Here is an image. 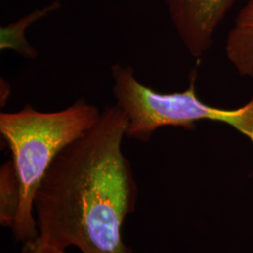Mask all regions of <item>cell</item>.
Segmentation results:
<instances>
[{
  "label": "cell",
  "instance_id": "cell-5",
  "mask_svg": "<svg viewBox=\"0 0 253 253\" xmlns=\"http://www.w3.org/2000/svg\"><path fill=\"white\" fill-rule=\"evenodd\" d=\"M225 51L237 73L253 80V0H249L236 16Z\"/></svg>",
  "mask_w": 253,
  "mask_h": 253
},
{
  "label": "cell",
  "instance_id": "cell-4",
  "mask_svg": "<svg viewBox=\"0 0 253 253\" xmlns=\"http://www.w3.org/2000/svg\"><path fill=\"white\" fill-rule=\"evenodd\" d=\"M235 0H165L172 25L191 56L210 50L213 36Z\"/></svg>",
  "mask_w": 253,
  "mask_h": 253
},
{
  "label": "cell",
  "instance_id": "cell-3",
  "mask_svg": "<svg viewBox=\"0 0 253 253\" xmlns=\"http://www.w3.org/2000/svg\"><path fill=\"white\" fill-rule=\"evenodd\" d=\"M111 73L117 105L126 118V137L146 142L160 127L192 129L198 121L209 120L233 126L253 144V99L236 109L217 108L205 103L196 94L195 70L190 74L189 87L174 93H161L143 84L129 66L114 64Z\"/></svg>",
  "mask_w": 253,
  "mask_h": 253
},
{
  "label": "cell",
  "instance_id": "cell-1",
  "mask_svg": "<svg viewBox=\"0 0 253 253\" xmlns=\"http://www.w3.org/2000/svg\"><path fill=\"white\" fill-rule=\"evenodd\" d=\"M126 118L118 105L65 147L49 167L34 199L39 236L82 253H132L122 226L133 212L138 188L122 151Z\"/></svg>",
  "mask_w": 253,
  "mask_h": 253
},
{
  "label": "cell",
  "instance_id": "cell-8",
  "mask_svg": "<svg viewBox=\"0 0 253 253\" xmlns=\"http://www.w3.org/2000/svg\"><path fill=\"white\" fill-rule=\"evenodd\" d=\"M22 253H66L65 250L47 244L43 240L37 236L25 242L22 248Z\"/></svg>",
  "mask_w": 253,
  "mask_h": 253
},
{
  "label": "cell",
  "instance_id": "cell-6",
  "mask_svg": "<svg viewBox=\"0 0 253 253\" xmlns=\"http://www.w3.org/2000/svg\"><path fill=\"white\" fill-rule=\"evenodd\" d=\"M61 4L57 0L43 9H37L16 22L0 28V50H12L27 59H35L37 51L28 43L26 38L27 28L38 20L60 9Z\"/></svg>",
  "mask_w": 253,
  "mask_h": 253
},
{
  "label": "cell",
  "instance_id": "cell-7",
  "mask_svg": "<svg viewBox=\"0 0 253 253\" xmlns=\"http://www.w3.org/2000/svg\"><path fill=\"white\" fill-rule=\"evenodd\" d=\"M22 204V190L12 161L0 169V222L11 230L18 218Z\"/></svg>",
  "mask_w": 253,
  "mask_h": 253
},
{
  "label": "cell",
  "instance_id": "cell-2",
  "mask_svg": "<svg viewBox=\"0 0 253 253\" xmlns=\"http://www.w3.org/2000/svg\"><path fill=\"white\" fill-rule=\"evenodd\" d=\"M100 116L99 108L84 100L57 112H40L26 105L18 112L0 114V133L9 145L22 190L20 213L12 229L19 240L39 236L33 204L54 159L95 126Z\"/></svg>",
  "mask_w": 253,
  "mask_h": 253
}]
</instances>
